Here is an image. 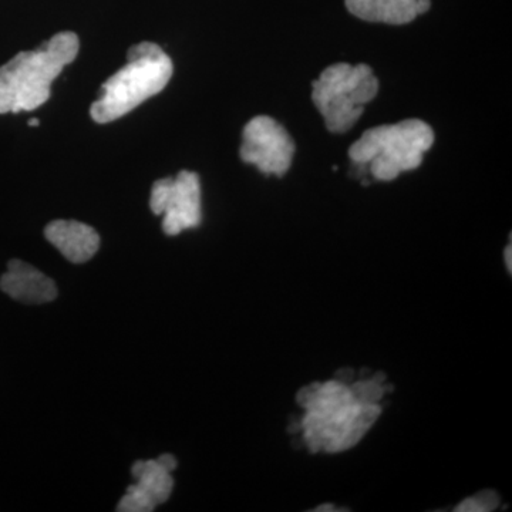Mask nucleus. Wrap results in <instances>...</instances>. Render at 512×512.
Listing matches in <instances>:
<instances>
[{"mask_svg":"<svg viewBox=\"0 0 512 512\" xmlns=\"http://www.w3.org/2000/svg\"><path fill=\"white\" fill-rule=\"evenodd\" d=\"M316 512H322V511H325V512H328V511H338L336 510L335 507H333V505H330V504H326V505H320L319 508H316L315 510Z\"/></svg>","mask_w":512,"mask_h":512,"instance_id":"obj_15","label":"nucleus"},{"mask_svg":"<svg viewBox=\"0 0 512 512\" xmlns=\"http://www.w3.org/2000/svg\"><path fill=\"white\" fill-rule=\"evenodd\" d=\"M76 33L60 32L35 50L20 52L0 67V114L32 111L50 99V87L79 55Z\"/></svg>","mask_w":512,"mask_h":512,"instance_id":"obj_2","label":"nucleus"},{"mask_svg":"<svg viewBox=\"0 0 512 512\" xmlns=\"http://www.w3.org/2000/svg\"><path fill=\"white\" fill-rule=\"evenodd\" d=\"M45 237L73 264L90 261L100 248V237L96 229L79 221L50 222L45 228Z\"/></svg>","mask_w":512,"mask_h":512,"instance_id":"obj_9","label":"nucleus"},{"mask_svg":"<svg viewBox=\"0 0 512 512\" xmlns=\"http://www.w3.org/2000/svg\"><path fill=\"white\" fill-rule=\"evenodd\" d=\"M173 73V60L156 43L141 42L131 46L126 66L103 83L90 116L99 124L121 119L163 92Z\"/></svg>","mask_w":512,"mask_h":512,"instance_id":"obj_3","label":"nucleus"},{"mask_svg":"<svg viewBox=\"0 0 512 512\" xmlns=\"http://www.w3.org/2000/svg\"><path fill=\"white\" fill-rule=\"evenodd\" d=\"M291 134L269 116L254 117L242 131L241 160L254 164L262 174L284 177L295 156Z\"/></svg>","mask_w":512,"mask_h":512,"instance_id":"obj_7","label":"nucleus"},{"mask_svg":"<svg viewBox=\"0 0 512 512\" xmlns=\"http://www.w3.org/2000/svg\"><path fill=\"white\" fill-rule=\"evenodd\" d=\"M498 495L494 491H481L476 497L467 498L458 504L457 512H487L494 511L498 507Z\"/></svg>","mask_w":512,"mask_h":512,"instance_id":"obj_13","label":"nucleus"},{"mask_svg":"<svg viewBox=\"0 0 512 512\" xmlns=\"http://www.w3.org/2000/svg\"><path fill=\"white\" fill-rule=\"evenodd\" d=\"M0 289L15 301L29 305H42L57 298L53 279L20 259L9 262L8 271L0 278Z\"/></svg>","mask_w":512,"mask_h":512,"instance_id":"obj_8","label":"nucleus"},{"mask_svg":"<svg viewBox=\"0 0 512 512\" xmlns=\"http://www.w3.org/2000/svg\"><path fill=\"white\" fill-rule=\"evenodd\" d=\"M512 249H511V245H508V248L505 249V265H507V269H508V272H510L511 274V271H512Z\"/></svg>","mask_w":512,"mask_h":512,"instance_id":"obj_14","label":"nucleus"},{"mask_svg":"<svg viewBox=\"0 0 512 512\" xmlns=\"http://www.w3.org/2000/svg\"><path fill=\"white\" fill-rule=\"evenodd\" d=\"M312 101L330 133L343 134L362 117L379 93V80L367 64L336 63L312 83Z\"/></svg>","mask_w":512,"mask_h":512,"instance_id":"obj_5","label":"nucleus"},{"mask_svg":"<svg viewBox=\"0 0 512 512\" xmlns=\"http://www.w3.org/2000/svg\"><path fill=\"white\" fill-rule=\"evenodd\" d=\"M305 409L303 441L311 453H342L360 443L382 414L380 403L362 402L350 384L340 380L313 383L298 393Z\"/></svg>","mask_w":512,"mask_h":512,"instance_id":"obj_1","label":"nucleus"},{"mask_svg":"<svg viewBox=\"0 0 512 512\" xmlns=\"http://www.w3.org/2000/svg\"><path fill=\"white\" fill-rule=\"evenodd\" d=\"M30 127H37L40 124V121L37 119H32L28 121Z\"/></svg>","mask_w":512,"mask_h":512,"instance_id":"obj_16","label":"nucleus"},{"mask_svg":"<svg viewBox=\"0 0 512 512\" xmlns=\"http://www.w3.org/2000/svg\"><path fill=\"white\" fill-rule=\"evenodd\" d=\"M433 143V128L409 119L365 131L349 148V157L353 163L369 164L376 180L393 181L404 171L419 168Z\"/></svg>","mask_w":512,"mask_h":512,"instance_id":"obj_4","label":"nucleus"},{"mask_svg":"<svg viewBox=\"0 0 512 512\" xmlns=\"http://www.w3.org/2000/svg\"><path fill=\"white\" fill-rule=\"evenodd\" d=\"M346 9L356 18L386 25H407L429 12L431 0H345Z\"/></svg>","mask_w":512,"mask_h":512,"instance_id":"obj_10","label":"nucleus"},{"mask_svg":"<svg viewBox=\"0 0 512 512\" xmlns=\"http://www.w3.org/2000/svg\"><path fill=\"white\" fill-rule=\"evenodd\" d=\"M154 510H156V504L136 484L127 488L126 495L117 505V511L120 512H151Z\"/></svg>","mask_w":512,"mask_h":512,"instance_id":"obj_12","label":"nucleus"},{"mask_svg":"<svg viewBox=\"0 0 512 512\" xmlns=\"http://www.w3.org/2000/svg\"><path fill=\"white\" fill-rule=\"evenodd\" d=\"M177 468V460L171 454H163L156 460H140L131 468L136 485L144 494L160 505L173 493L174 480L171 473Z\"/></svg>","mask_w":512,"mask_h":512,"instance_id":"obj_11","label":"nucleus"},{"mask_svg":"<svg viewBox=\"0 0 512 512\" xmlns=\"http://www.w3.org/2000/svg\"><path fill=\"white\" fill-rule=\"evenodd\" d=\"M150 208L154 214L164 215L163 231L170 237L197 228L202 220L200 177L192 171H180L177 177L156 181Z\"/></svg>","mask_w":512,"mask_h":512,"instance_id":"obj_6","label":"nucleus"}]
</instances>
